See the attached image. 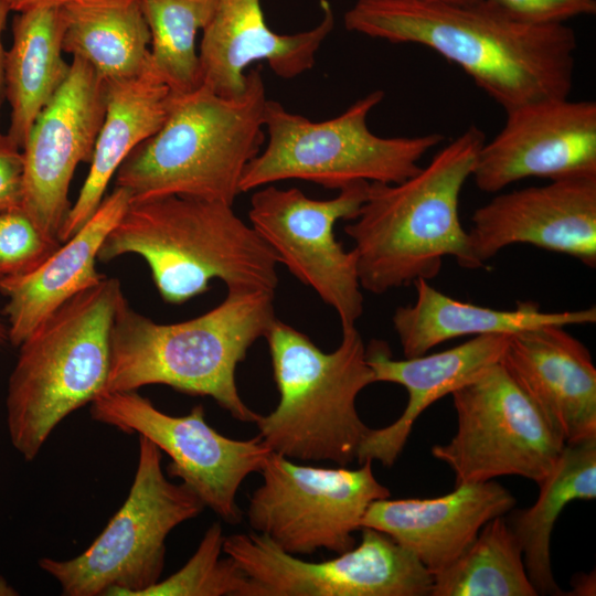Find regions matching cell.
<instances>
[{"label": "cell", "instance_id": "obj_4", "mask_svg": "<svg viewBox=\"0 0 596 596\" xmlns=\"http://www.w3.org/2000/svg\"><path fill=\"white\" fill-rule=\"evenodd\" d=\"M267 97L259 67L227 97L204 85L173 94L161 127L115 173L131 202L182 196L233 205L246 166L262 150Z\"/></svg>", "mask_w": 596, "mask_h": 596}, {"label": "cell", "instance_id": "obj_24", "mask_svg": "<svg viewBox=\"0 0 596 596\" xmlns=\"http://www.w3.org/2000/svg\"><path fill=\"white\" fill-rule=\"evenodd\" d=\"M171 89L147 65L139 75L107 83L106 113L88 174L58 234L61 243L96 212L110 179L127 156L163 124Z\"/></svg>", "mask_w": 596, "mask_h": 596}, {"label": "cell", "instance_id": "obj_30", "mask_svg": "<svg viewBox=\"0 0 596 596\" xmlns=\"http://www.w3.org/2000/svg\"><path fill=\"white\" fill-rule=\"evenodd\" d=\"M224 538L221 523L211 524L190 560L141 596H252L246 574L230 556H221Z\"/></svg>", "mask_w": 596, "mask_h": 596}, {"label": "cell", "instance_id": "obj_10", "mask_svg": "<svg viewBox=\"0 0 596 596\" xmlns=\"http://www.w3.org/2000/svg\"><path fill=\"white\" fill-rule=\"evenodd\" d=\"M451 396L456 433L432 455L451 468L456 485L502 476L539 485L550 473L566 443L501 362Z\"/></svg>", "mask_w": 596, "mask_h": 596}, {"label": "cell", "instance_id": "obj_6", "mask_svg": "<svg viewBox=\"0 0 596 596\" xmlns=\"http://www.w3.org/2000/svg\"><path fill=\"white\" fill-rule=\"evenodd\" d=\"M124 297L104 277L47 316L19 345L6 400L10 441L25 461L71 413L103 392L114 317Z\"/></svg>", "mask_w": 596, "mask_h": 596}, {"label": "cell", "instance_id": "obj_31", "mask_svg": "<svg viewBox=\"0 0 596 596\" xmlns=\"http://www.w3.org/2000/svg\"><path fill=\"white\" fill-rule=\"evenodd\" d=\"M60 245L22 207L0 211V279L33 269Z\"/></svg>", "mask_w": 596, "mask_h": 596}, {"label": "cell", "instance_id": "obj_16", "mask_svg": "<svg viewBox=\"0 0 596 596\" xmlns=\"http://www.w3.org/2000/svg\"><path fill=\"white\" fill-rule=\"evenodd\" d=\"M507 114L497 136L483 142L471 178L487 193L519 180L596 174V103L549 99Z\"/></svg>", "mask_w": 596, "mask_h": 596}, {"label": "cell", "instance_id": "obj_5", "mask_svg": "<svg viewBox=\"0 0 596 596\" xmlns=\"http://www.w3.org/2000/svg\"><path fill=\"white\" fill-rule=\"evenodd\" d=\"M136 254L148 264L161 298L182 304L220 279L227 290L278 286L275 252L232 205L182 196L130 202L103 242L98 260Z\"/></svg>", "mask_w": 596, "mask_h": 596}, {"label": "cell", "instance_id": "obj_3", "mask_svg": "<svg viewBox=\"0 0 596 596\" xmlns=\"http://www.w3.org/2000/svg\"><path fill=\"white\" fill-rule=\"evenodd\" d=\"M483 142V132L471 126L404 181L369 183L359 214L344 228L355 245L361 288L381 295L430 280L447 256L472 269L459 200Z\"/></svg>", "mask_w": 596, "mask_h": 596}, {"label": "cell", "instance_id": "obj_22", "mask_svg": "<svg viewBox=\"0 0 596 596\" xmlns=\"http://www.w3.org/2000/svg\"><path fill=\"white\" fill-rule=\"evenodd\" d=\"M130 202V193L115 187L89 220L41 264L0 279V292L8 299L4 312L13 345L19 347L65 301L105 277L96 269L99 248Z\"/></svg>", "mask_w": 596, "mask_h": 596}, {"label": "cell", "instance_id": "obj_8", "mask_svg": "<svg viewBox=\"0 0 596 596\" xmlns=\"http://www.w3.org/2000/svg\"><path fill=\"white\" fill-rule=\"evenodd\" d=\"M383 98V91H373L323 121H311L267 99V143L246 166L241 193L290 179L341 190L362 181L398 183L412 177L421 169V159L443 142L444 136L373 134L368 116Z\"/></svg>", "mask_w": 596, "mask_h": 596}, {"label": "cell", "instance_id": "obj_18", "mask_svg": "<svg viewBox=\"0 0 596 596\" xmlns=\"http://www.w3.org/2000/svg\"><path fill=\"white\" fill-rule=\"evenodd\" d=\"M322 17L312 29L278 34L266 23L260 0H217L214 13L202 30L199 60L202 85L221 96L243 92L245 70L266 61L283 78H292L310 70L322 42L332 31L334 14L321 0Z\"/></svg>", "mask_w": 596, "mask_h": 596}, {"label": "cell", "instance_id": "obj_37", "mask_svg": "<svg viewBox=\"0 0 596 596\" xmlns=\"http://www.w3.org/2000/svg\"><path fill=\"white\" fill-rule=\"evenodd\" d=\"M0 595H18L15 589H13L3 577L0 576Z\"/></svg>", "mask_w": 596, "mask_h": 596}, {"label": "cell", "instance_id": "obj_17", "mask_svg": "<svg viewBox=\"0 0 596 596\" xmlns=\"http://www.w3.org/2000/svg\"><path fill=\"white\" fill-rule=\"evenodd\" d=\"M467 233L472 269L514 244L568 255L594 268L596 174L499 193L475 210Z\"/></svg>", "mask_w": 596, "mask_h": 596}, {"label": "cell", "instance_id": "obj_2", "mask_svg": "<svg viewBox=\"0 0 596 596\" xmlns=\"http://www.w3.org/2000/svg\"><path fill=\"white\" fill-rule=\"evenodd\" d=\"M276 319L274 292L227 290L210 311L175 323H158L118 304L109 341V370L103 392L168 385L193 396H209L232 417L255 424L258 413L242 400L237 365L265 338Z\"/></svg>", "mask_w": 596, "mask_h": 596}, {"label": "cell", "instance_id": "obj_32", "mask_svg": "<svg viewBox=\"0 0 596 596\" xmlns=\"http://www.w3.org/2000/svg\"><path fill=\"white\" fill-rule=\"evenodd\" d=\"M510 15L540 24L565 23L596 12V0H491Z\"/></svg>", "mask_w": 596, "mask_h": 596}, {"label": "cell", "instance_id": "obj_13", "mask_svg": "<svg viewBox=\"0 0 596 596\" xmlns=\"http://www.w3.org/2000/svg\"><path fill=\"white\" fill-rule=\"evenodd\" d=\"M89 404L94 421L143 436L166 453L169 476L179 478L204 507L230 524L242 521L237 491L251 473L260 472L272 453L258 435L226 437L206 423L203 405L173 416L137 391L102 392Z\"/></svg>", "mask_w": 596, "mask_h": 596}, {"label": "cell", "instance_id": "obj_33", "mask_svg": "<svg viewBox=\"0 0 596 596\" xmlns=\"http://www.w3.org/2000/svg\"><path fill=\"white\" fill-rule=\"evenodd\" d=\"M24 160L22 149L0 135V211L22 207Z\"/></svg>", "mask_w": 596, "mask_h": 596}, {"label": "cell", "instance_id": "obj_12", "mask_svg": "<svg viewBox=\"0 0 596 596\" xmlns=\"http://www.w3.org/2000/svg\"><path fill=\"white\" fill-rule=\"evenodd\" d=\"M369 182H356L329 200H315L297 188L268 184L251 198V226L275 252L279 263L336 310L342 329L355 327L363 295L355 251L336 240L334 225L354 220L366 199Z\"/></svg>", "mask_w": 596, "mask_h": 596}, {"label": "cell", "instance_id": "obj_26", "mask_svg": "<svg viewBox=\"0 0 596 596\" xmlns=\"http://www.w3.org/2000/svg\"><path fill=\"white\" fill-rule=\"evenodd\" d=\"M62 11L63 51L84 60L106 83L145 71L150 32L140 0H71Z\"/></svg>", "mask_w": 596, "mask_h": 596}, {"label": "cell", "instance_id": "obj_36", "mask_svg": "<svg viewBox=\"0 0 596 596\" xmlns=\"http://www.w3.org/2000/svg\"><path fill=\"white\" fill-rule=\"evenodd\" d=\"M414 1L446 3V4H468V3H473L481 0H414Z\"/></svg>", "mask_w": 596, "mask_h": 596}, {"label": "cell", "instance_id": "obj_9", "mask_svg": "<svg viewBox=\"0 0 596 596\" xmlns=\"http://www.w3.org/2000/svg\"><path fill=\"white\" fill-rule=\"evenodd\" d=\"M161 459V450L139 436L129 493L102 533L75 557L39 560L63 595L141 596L160 581L168 535L205 508L188 486L164 476Z\"/></svg>", "mask_w": 596, "mask_h": 596}, {"label": "cell", "instance_id": "obj_20", "mask_svg": "<svg viewBox=\"0 0 596 596\" xmlns=\"http://www.w3.org/2000/svg\"><path fill=\"white\" fill-rule=\"evenodd\" d=\"M514 504L513 494L494 480L464 482L436 498L376 500L362 528L387 534L434 574L454 562L487 522Z\"/></svg>", "mask_w": 596, "mask_h": 596}, {"label": "cell", "instance_id": "obj_11", "mask_svg": "<svg viewBox=\"0 0 596 596\" xmlns=\"http://www.w3.org/2000/svg\"><path fill=\"white\" fill-rule=\"evenodd\" d=\"M372 462L356 469L323 468L272 451L259 472L263 481L249 496L251 529L292 555L351 550L370 504L391 496Z\"/></svg>", "mask_w": 596, "mask_h": 596}, {"label": "cell", "instance_id": "obj_29", "mask_svg": "<svg viewBox=\"0 0 596 596\" xmlns=\"http://www.w3.org/2000/svg\"><path fill=\"white\" fill-rule=\"evenodd\" d=\"M150 32L148 65L173 94L202 85L195 40L217 0H140Z\"/></svg>", "mask_w": 596, "mask_h": 596}, {"label": "cell", "instance_id": "obj_28", "mask_svg": "<svg viewBox=\"0 0 596 596\" xmlns=\"http://www.w3.org/2000/svg\"><path fill=\"white\" fill-rule=\"evenodd\" d=\"M432 596H536L508 521L487 522L472 543L433 574Z\"/></svg>", "mask_w": 596, "mask_h": 596}, {"label": "cell", "instance_id": "obj_23", "mask_svg": "<svg viewBox=\"0 0 596 596\" xmlns=\"http://www.w3.org/2000/svg\"><path fill=\"white\" fill-rule=\"evenodd\" d=\"M416 299L396 308L392 321L405 358L428 353L448 340L461 337L515 333L543 326H583L596 322V308L546 312L533 301L500 310L454 299L418 279Z\"/></svg>", "mask_w": 596, "mask_h": 596}, {"label": "cell", "instance_id": "obj_19", "mask_svg": "<svg viewBox=\"0 0 596 596\" xmlns=\"http://www.w3.org/2000/svg\"><path fill=\"white\" fill-rule=\"evenodd\" d=\"M509 339L507 334L478 336L440 352L403 360L392 358L386 342H370L365 354L374 381L402 385L408 400L395 422L382 428H370L358 450L359 465L376 460L384 467H392L419 415L436 401L451 395L486 369L501 362Z\"/></svg>", "mask_w": 596, "mask_h": 596}, {"label": "cell", "instance_id": "obj_21", "mask_svg": "<svg viewBox=\"0 0 596 596\" xmlns=\"http://www.w3.org/2000/svg\"><path fill=\"white\" fill-rule=\"evenodd\" d=\"M501 363L566 444L596 437V368L589 350L564 326L510 336Z\"/></svg>", "mask_w": 596, "mask_h": 596}, {"label": "cell", "instance_id": "obj_35", "mask_svg": "<svg viewBox=\"0 0 596 596\" xmlns=\"http://www.w3.org/2000/svg\"><path fill=\"white\" fill-rule=\"evenodd\" d=\"M9 12H10L9 8L6 6V3L2 0H0V110H1L2 102L6 98V96H4V55H6V51H4L3 45H2V33H3V30L6 28V22H7V18H8ZM1 134L2 132L0 131V135Z\"/></svg>", "mask_w": 596, "mask_h": 596}, {"label": "cell", "instance_id": "obj_15", "mask_svg": "<svg viewBox=\"0 0 596 596\" xmlns=\"http://www.w3.org/2000/svg\"><path fill=\"white\" fill-rule=\"evenodd\" d=\"M106 98L107 83L88 63L73 56L66 79L36 117L22 147V209L51 238L60 241L75 169L92 161Z\"/></svg>", "mask_w": 596, "mask_h": 596}, {"label": "cell", "instance_id": "obj_7", "mask_svg": "<svg viewBox=\"0 0 596 596\" xmlns=\"http://www.w3.org/2000/svg\"><path fill=\"white\" fill-rule=\"evenodd\" d=\"M265 338L279 401L255 423L263 443L291 460L353 462L370 430L356 411V397L375 382L360 332L342 329L332 352L278 319Z\"/></svg>", "mask_w": 596, "mask_h": 596}, {"label": "cell", "instance_id": "obj_25", "mask_svg": "<svg viewBox=\"0 0 596 596\" xmlns=\"http://www.w3.org/2000/svg\"><path fill=\"white\" fill-rule=\"evenodd\" d=\"M62 7L18 12L4 55V96L11 108L9 139L22 149L39 114L66 79Z\"/></svg>", "mask_w": 596, "mask_h": 596}, {"label": "cell", "instance_id": "obj_27", "mask_svg": "<svg viewBox=\"0 0 596 596\" xmlns=\"http://www.w3.org/2000/svg\"><path fill=\"white\" fill-rule=\"evenodd\" d=\"M538 486L534 504L511 514L508 523L538 595H562L552 571L551 535L570 502L596 498V437L565 444L553 469Z\"/></svg>", "mask_w": 596, "mask_h": 596}, {"label": "cell", "instance_id": "obj_34", "mask_svg": "<svg viewBox=\"0 0 596 596\" xmlns=\"http://www.w3.org/2000/svg\"><path fill=\"white\" fill-rule=\"evenodd\" d=\"M15 13L39 8L63 7L71 0H2Z\"/></svg>", "mask_w": 596, "mask_h": 596}, {"label": "cell", "instance_id": "obj_1", "mask_svg": "<svg viewBox=\"0 0 596 596\" xmlns=\"http://www.w3.org/2000/svg\"><path fill=\"white\" fill-rule=\"evenodd\" d=\"M347 30L392 43H413L464 70L505 113L567 98L577 39L565 23L517 19L491 0L446 4L414 0H358Z\"/></svg>", "mask_w": 596, "mask_h": 596}, {"label": "cell", "instance_id": "obj_14", "mask_svg": "<svg viewBox=\"0 0 596 596\" xmlns=\"http://www.w3.org/2000/svg\"><path fill=\"white\" fill-rule=\"evenodd\" d=\"M223 553L246 574L252 596H426L433 574L387 534L361 528V542L322 562L289 554L257 532L224 538Z\"/></svg>", "mask_w": 596, "mask_h": 596}]
</instances>
